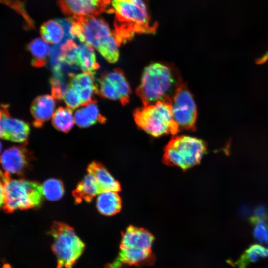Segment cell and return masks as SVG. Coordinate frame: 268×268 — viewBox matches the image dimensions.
Segmentation results:
<instances>
[{
  "label": "cell",
  "instance_id": "1",
  "mask_svg": "<svg viewBox=\"0 0 268 268\" xmlns=\"http://www.w3.org/2000/svg\"><path fill=\"white\" fill-rule=\"evenodd\" d=\"M69 33L72 39L86 42L97 50L109 62H116L119 44L108 24L97 16L69 17Z\"/></svg>",
  "mask_w": 268,
  "mask_h": 268
},
{
  "label": "cell",
  "instance_id": "2",
  "mask_svg": "<svg viewBox=\"0 0 268 268\" xmlns=\"http://www.w3.org/2000/svg\"><path fill=\"white\" fill-rule=\"evenodd\" d=\"M115 14L114 34L120 46L138 33L153 32L144 0H111Z\"/></svg>",
  "mask_w": 268,
  "mask_h": 268
},
{
  "label": "cell",
  "instance_id": "3",
  "mask_svg": "<svg viewBox=\"0 0 268 268\" xmlns=\"http://www.w3.org/2000/svg\"><path fill=\"white\" fill-rule=\"evenodd\" d=\"M180 80L173 67L161 63H153L144 68L136 93L143 105L154 103L170 97V93Z\"/></svg>",
  "mask_w": 268,
  "mask_h": 268
},
{
  "label": "cell",
  "instance_id": "4",
  "mask_svg": "<svg viewBox=\"0 0 268 268\" xmlns=\"http://www.w3.org/2000/svg\"><path fill=\"white\" fill-rule=\"evenodd\" d=\"M133 117L138 127L155 137L175 135L179 131L172 114L171 97L136 109Z\"/></svg>",
  "mask_w": 268,
  "mask_h": 268
},
{
  "label": "cell",
  "instance_id": "5",
  "mask_svg": "<svg viewBox=\"0 0 268 268\" xmlns=\"http://www.w3.org/2000/svg\"><path fill=\"white\" fill-rule=\"evenodd\" d=\"M49 234L51 248L57 260V268H73L85 250V244L69 225L54 222Z\"/></svg>",
  "mask_w": 268,
  "mask_h": 268
},
{
  "label": "cell",
  "instance_id": "6",
  "mask_svg": "<svg viewBox=\"0 0 268 268\" xmlns=\"http://www.w3.org/2000/svg\"><path fill=\"white\" fill-rule=\"evenodd\" d=\"M207 151L203 140L187 135L172 138L164 148L163 162L186 170L200 163Z\"/></svg>",
  "mask_w": 268,
  "mask_h": 268
},
{
  "label": "cell",
  "instance_id": "7",
  "mask_svg": "<svg viewBox=\"0 0 268 268\" xmlns=\"http://www.w3.org/2000/svg\"><path fill=\"white\" fill-rule=\"evenodd\" d=\"M4 193L3 208L7 213L38 207L43 201L42 185L39 183L24 179H13L10 175L6 180Z\"/></svg>",
  "mask_w": 268,
  "mask_h": 268
},
{
  "label": "cell",
  "instance_id": "8",
  "mask_svg": "<svg viewBox=\"0 0 268 268\" xmlns=\"http://www.w3.org/2000/svg\"><path fill=\"white\" fill-rule=\"evenodd\" d=\"M172 98V112L179 128L195 130L197 116V107L187 85L181 80Z\"/></svg>",
  "mask_w": 268,
  "mask_h": 268
},
{
  "label": "cell",
  "instance_id": "9",
  "mask_svg": "<svg viewBox=\"0 0 268 268\" xmlns=\"http://www.w3.org/2000/svg\"><path fill=\"white\" fill-rule=\"evenodd\" d=\"M8 108L7 105L0 106V138L26 144L29 135V125L12 117Z\"/></svg>",
  "mask_w": 268,
  "mask_h": 268
},
{
  "label": "cell",
  "instance_id": "10",
  "mask_svg": "<svg viewBox=\"0 0 268 268\" xmlns=\"http://www.w3.org/2000/svg\"><path fill=\"white\" fill-rule=\"evenodd\" d=\"M110 4L111 0H58L63 13L70 17L98 16Z\"/></svg>",
  "mask_w": 268,
  "mask_h": 268
},
{
  "label": "cell",
  "instance_id": "11",
  "mask_svg": "<svg viewBox=\"0 0 268 268\" xmlns=\"http://www.w3.org/2000/svg\"><path fill=\"white\" fill-rule=\"evenodd\" d=\"M30 152L23 146H13L0 156V164L5 172L20 175L30 167L32 160Z\"/></svg>",
  "mask_w": 268,
  "mask_h": 268
},
{
  "label": "cell",
  "instance_id": "12",
  "mask_svg": "<svg viewBox=\"0 0 268 268\" xmlns=\"http://www.w3.org/2000/svg\"><path fill=\"white\" fill-rule=\"evenodd\" d=\"M155 261L152 250L139 248L120 249L116 258L106 264L105 268H122L124 266L151 265Z\"/></svg>",
  "mask_w": 268,
  "mask_h": 268
},
{
  "label": "cell",
  "instance_id": "13",
  "mask_svg": "<svg viewBox=\"0 0 268 268\" xmlns=\"http://www.w3.org/2000/svg\"><path fill=\"white\" fill-rule=\"evenodd\" d=\"M120 249L139 248L151 250L154 237L147 230L129 226L122 233Z\"/></svg>",
  "mask_w": 268,
  "mask_h": 268
},
{
  "label": "cell",
  "instance_id": "14",
  "mask_svg": "<svg viewBox=\"0 0 268 268\" xmlns=\"http://www.w3.org/2000/svg\"><path fill=\"white\" fill-rule=\"evenodd\" d=\"M55 99L49 95H40L34 99L30 111L34 119L33 125L35 127H41L53 116L56 105Z\"/></svg>",
  "mask_w": 268,
  "mask_h": 268
},
{
  "label": "cell",
  "instance_id": "15",
  "mask_svg": "<svg viewBox=\"0 0 268 268\" xmlns=\"http://www.w3.org/2000/svg\"><path fill=\"white\" fill-rule=\"evenodd\" d=\"M88 173L92 175L97 182L101 191L121 190V185L101 163L93 161L87 168Z\"/></svg>",
  "mask_w": 268,
  "mask_h": 268
},
{
  "label": "cell",
  "instance_id": "16",
  "mask_svg": "<svg viewBox=\"0 0 268 268\" xmlns=\"http://www.w3.org/2000/svg\"><path fill=\"white\" fill-rule=\"evenodd\" d=\"M101 192L99 186L94 177L88 173L78 183L72 192V195L76 203L83 201L90 202Z\"/></svg>",
  "mask_w": 268,
  "mask_h": 268
},
{
  "label": "cell",
  "instance_id": "17",
  "mask_svg": "<svg viewBox=\"0 0 268 268\" xmlns=\"http://www.w3.org/2000/svg\"><path fill=\"white\" fill-rule=\"evenodd\" d=\"M74 121L80 127H89L99 122L104 123L106 118L99 112L95 101L82 105L74 114Z\"/></svg>",
  "mask_w": 268,
  "mask_h": 268
},
{
  "label": "cell",
  "instance_id": "18",
  "mask_svg": "<svg viewBox=\"0 0 268 268\" xmlns=\"http://www.w3.org/2000/svg\"><path fill=\"white\" fill-rule=\"evenodd\" d=\"M98 212L105 216H112L119 213L122 208V201L117 192L105 191L99 193L96 200Z\"/></svg>",
  "mask_w": 268,
  "mask_h": 268
},
{
  "label": "cell",
  "instance_id": "19",
  "mask_svg": "<svg viewBox=\"0 0 268 268\" xmlns=\"http://www.w3.org/2000/svg\"><path fill=\"white\" fill-rule=\"evenodd\" d=\"M77 65L83 72L95 74L99 68L93 47L86 42L78 45Z\"/></svg>",
  "mask_w": 268,
  "mask_h": 268
},
{
  "label": "cell",
  "instance_id": "20",
  "mask_svg": "<svg viewBox=\"0 0 268 268\" xmlns=\"http://www.w3.org/2000/svg\"><path fill=\"white\" fill-rule=\"evenodd\" d=\"M104 74L119 93L121 104L123 105L127 104L129 102L131 90L123 71L119 68H116L112 71L105 72Z\"/></svg>",
  "mask_w": 268,
  "mask_h": 268
},
{
  "label": "cell",
  "instance_id": "21",
  "mask_svg": "<svg viewBox=\"0 0 268 268\" xmlns=\"http://www.w3.org/2000/svg\"><path fill=\"white\" fill-rule=\"evenodd\" d=\"M42 39L47 43L57 44L65 38V30L58 20H50L43 23L40 28Z\"/></svg>",
  "mask_w": 268,
  "mask_h": 268
},
{
  "label": "cell",
  "instance_id": "22",
  "mask_svg": "<svg viewBox=\"0 0 268 268\" xmlns=\"http://www.w3.org/2000/svg\"><path fill=\"white\" fill-rule=\"evenodd\" d=\"M28 49L33 57L31 64L36 67L44 66L51 51L49 45L39 38L32 40L28 45Z\"/></svg>",
  "mask_w": 268,
  "mask_h": 268
},
{
  "label": "cell",
  "instance_id": "23",
  "mask_svg": "<svg viewBox=\"0 0 268 268\" xmlns=\"http://www.w3.org/2000/svg\"><path fill=\"white\" fill-rule=\"evenodd\" d=\"M78 45L73 39H68L58 46V60L68 65H77L78 63Z\"/></svg>",
  "mask_w": 268,
  "mask_h": 268
},
{
  "label": "cell",
  "instance_id": "24",
  "mask_svg": "<svg viewBox=\"0 0 268 268\" xmlns=\"http://www.w3.org/2000/svg\"><path fill=\"white\" fill-rule=\"evenodd\" d=\"M71 109L67 107H59L52 116V124L58 130L67 133L74 125V118Z\"/></svg>",
  "mask_w": 268,
  "mask_h": 268
},
{
  "label": "cell",
  "instance_id": "25",
  "mask_svg": "<svg viewBox=\"0 0 268 268\" xmlns=\"http://www.w3.org/2000/svg\"><path fill=\"white\" fill-rule=\"evenodd\" d=\"M43 196L51 201L60 199L64 194V186L58 179L50 178L45 180L42 185Z\"/></svg>",
  "mask_w": 268,
  "mask_h": 268
},
{
  "label": "cell",
  "instance_id": "26",
  "mask_svg": "<svg viewBox=\"0 0 268 268\" xmlns=\"http://www.w3.org/2000/svg\"><path fill=\"white\" fill-rule=\"evenodd\" d=\"M267 257L266 248L255 244L250 246L242 254L237 261L236 265L238 268H245L250 263L255 262L261 258Z\"/></svg>",
  "mask_w": 268,
  "mask_h": 268
},
{
  "label": "cell",
  "instance_id": "27",
  "mask_svg": "<svg viewBox=\"0 0 268 268\" xmlns=\"http://www.w3.org/2000/svg\"><path fill=\"white\" fill-rule=\"evenodd\" d=\"M96 85L97 94L104 98L121 101L119 93L104 73L98 79Z\"/></svg>",
  "mask_w": 268,
  "mask_h": 268
},
{
  "label": "cell",
  "instance_id": "28",
  "mask_svg": "<svg viewBox=\"0 0 268 268\" xmlns=\"http://www.w3.org/2000/svg\"><path fill=\"white\" fill-rule=\"evenodd\" d=\"M94 74L85 72L76 75H71L68 85L75 89L77 92L95 86Z\"/></svg>",
  "mask_w": 268,
  "mask_h": 268
},
{
  "label": "cell",
  "instance_id": "29",
  "mask_svg": "<svg viewBox=\"0 0 268 268\" xmlns=\"http://www.w3.org/2000/svg\"><path fill=\"white\" fill-rule=\"evenodd\" d=\"M255 224L253 235L257 241L262 244H268V223L264 219L253 220Z\"/></svg>",
  "mask_w": 268,
  "mask_h": 268
},
{
  "label": "cell",
  "instance_id": "30",
  "mask_svg": "<svg viewBox=\"0 0 268 268\" xmlns=\"http://www.w3.org/2000/svg\"><path fill=\"white\" fill-rule=\"evenodd\" d=\"M63 99L67 108L74 109L82 105V101L78 92L73 88L68 85L66 90Z\"/></svg>",
  "mask_w": 268,
  "mask_h": 268
},
{
  "label": "cell",
  "instance_id": "31",
  "mask_svg": "<svg viewBox=\"0 0 268 268\" xmlns=\"http://www.w3.org/2000/svg\"><path fill=\"white\" fill-rule=\"evenodd\" d=\"M62 77L54 76L50 80L52 96L55 99H62L67 86L61 79Z\"/></svg>",
  "mask_w": 268,
  "mask_h": 268
},
{
  "label": "cell",
  "instance_id": "32",
  "mask_svg": "<svg viewBox=\"0 0 268 268\" xmlns=\"http://www.w3.org/2000/svg\"><path fill=\"white\" fill-rule=\"evenodd\" d=\"M0 4H4L20 14L28 24L31 25V20L25 10L23 4L20 0H0Z\"/></svg>",
  "mask_w": 268,
  "mask_h": 268
},
{
  "label": "cell",
  "instance_id": "33",
  "mask_svg": "<svg viewBox=\"0 0 268 268\" xmlns=\"http://www.w3.org/2000/svg\"><path fill=\"white\" fill-rule=\"evenodd\" d=\"M97 85H96L95 86L85 88L78 92L83 105L94 101L92 98L94 93L97 94Z\"/></svg>",
  "mask_w": 268,
  "mask_h": 268
},
{
  "label": "cell",
  "instance_id": "34",
  "mask_svg": "<svg viewBox=\"0 0 268 268\" xmlns=\"http://www.w3.org/2000/svg\"><path fill=\"white\" fill-rule=\"evenodd\" d=\"M10 174L6 172H2L0 168V208L3 206L4 203L5 183L7 178Z\"/></svg>",
  "mask_w": 268,
  "mask_h": 268
},
{
  "label": "cell",
  "instance_id": "35",
  "mask_svg": "<svg viewBox=\"0 0 268 268\" xmlns=\"http://www.w3.org/2000/svg\"><path fill=\"white\" fill-rule=\"evenodd\" d=\"M268 59V52L266 54V55L263 57L262 60H264V59Z\"/></svg>",
  "mask_w": 268,
  "mask_h": 268
},
{
  "label": "cell",
  "instance_id": "36",
  "mask_svg": "<svg viewBox=\"0 0 268 268\" xmlns=\"http://www.w3.org/2000/svg\"><path fill=\"white\" fill-rule=\"evenodd\" d=\"M2 148V145L1 144V141H0V154L1 153Z\"/></svg>",
  "mask_w": 268,
  "mask_h": 268
}]
</instances>
